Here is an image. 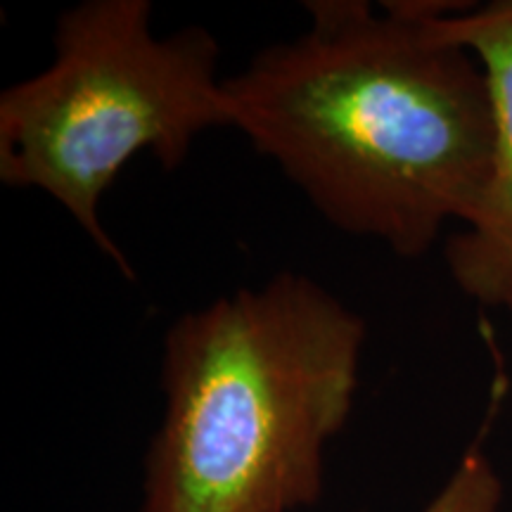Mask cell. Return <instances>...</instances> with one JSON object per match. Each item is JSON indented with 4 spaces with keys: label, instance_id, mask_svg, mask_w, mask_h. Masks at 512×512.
Instances as JSON below:
<instances>
[{
    "label": "cell",
    "instance_id": "4",
    "mask_svg": "<svg viewBox=\"0 0 512 512\" xmlns=\"http://www.w3.org/2000/svg\"><path fill=\"white\" fill-rule=\"evenodd\" d=\"M430 27L470 50L484 67L494 110V174L477 221L446 247L460 290L477 302L505 306L512 292V0L451 12L430 5Z\"/></svg>",
    "mask_w": 512,
    "mask_h": 512
},
{
    "label": "cell",
    "instance_id": "6",
    "mask_svg": "<svg viewBox=\"0 0 512 512\" xmlns=\"http://www.w3.org/2000/svg\"><path fill=\"white\" fill-rule=\"evenodd\" d=\"M505 306H508V309L512 311V292H510V297H508V302H505Z\"/></svg>",
    "mask_w": 512,
    "mask_h": 512
},
{
    "label": "cell",
    "instance_id": "3",
    "mask_svg": "<svg viewBox=\"0 0 512 512\" xmlns=\"http://www.w3.org/2000/svg\"><path fill=\"white\" fill-rule=\"evenodd\" d=\"M147 0H86L62 12L55 60L0 95V181L60 202L126 278L98 207L121 169L150 152L178 169L209 128L230 126L221 48L202 27L157 38Z\"/></svg>",
    "mask_w": 512,
    "mask_h": 512
},
{
    "label": "cell",
    "instance_id": "2",
    "mask_svg": "<svg viewBox=\"0 0 512 512\" xmlns=\"http://www.w3.org/2000/svg\"><path fill=\"white\" fill-rule=\"evenodd\" d=\"M366 323L299 273L183 313L164 337L166 411L140 512H292L323 491L354 408Z\"/></svg>",
    "mask_w": 512,
    "mask_h": 512
},
{
    "label": "cell",
    "instance_id": "1",
    "mask_svg": "<svg viewBox=\"0 0 512 512\" xmlns=\"http://www.w3.org/2000/svg\"><path fill=\"white\" fill-rule=\"evenodd\" d=\"M309 29L223 79L230 128L332 226L422 256L472 226L494 174L484 67L430 27L427 3H306Z\"/></svg>",
    "mask_w": 512,
    "mask_h": 512
},
{
    "label": "cell",
    "instance_id": "5",
    "mask_svg": "<svg viewBox=\"0 0 512 512\" xmlns=\"http://www.w3.org/2000/svg\"><path fill=\"white\" fill-rule=\"evenodd\" d=\"M503 482L479 444H472L441 491L422 512H498Z\"/></svg>",
    "mask_w": 512,
    "mask_h": 512
}]
</instances>
